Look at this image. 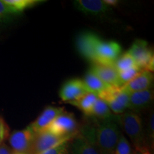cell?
Wrapping results in <instances>:
<instances>
[{
	"mask_svg": "<svg viewBox=\"0 0 154 154\" xmlns=\"http://www.w3.org/2000/svg\"><path fill=\"white\" fill-rule=\"evenodd\" d=\"M153 90L152 88L144 91L129 94L128 109L129 111L138 113L147 109L153 101Z\"/></svg>",
	"mask_w": 154,
	"mask_h": 154,
	"instance_id": "30bf717a",
	"label": "cell"
},
{
	"mask_svg": "<svg viewBox=\"0 0 154 154\" xmlns=\"http://www.w3.org/2000/svg\"><path fill=\"white\" fill-rule=\"evenodd\" d=\"M97 99L98 96L96 94L93 93H87L85 95L80 97L79 99L68 102V103L76 107L87 116Z\"/></svg>",
	"mask_w": 154,
	"mask_h": 154,
	"instance_id": "ac0fdd59",
	"label": "cell"
},
{
	"mask_svg": "<svg viewBox=\"0 0 154 154\" xmlns=\"http://www.w3.org/2000/svg\"><path fill=\"white\" fill-rule=\"evenodd\" d=\"M104 3L106 5L109 6V7H116V6L118 5L119 1L116 0H103Z\"/></svg>",
	"mask_w": 154,
	"mask_h": 154,
	"instance_id": "f1b7e54d",
	"label": "cell"
},
{
	"mask_svg": "<svg viewBox=\"0 0 154 154\" xmlns=\"http://www.w3.org/2000/svg\"><path fill=\"white\" fill-rule=\"evenodd\" d=\"M127 52L131 55L141 70L153 72L154 55L147 42L143 39H136Z\"/></svg>",
	"mask_w": 154,
	"mask_h": 154,
	"instance_id": "5b68a950",
	"label": "cell"
},
{
	"mask_svg": "<svg viewBox=\"0 0 154 154\" xmlns=\"http://www.w3.org/2000/svg\"><path fill=\"white\" fill-rule=\"evenodd\" d=\"M87 117L99 120H107L113 119L115 115L113 114L106 103L103 100L98 98Z\"/></svg>",
	"mask_w": 154,
	"mask_h": 154,
	"instance_id": "2e32d148",
	"label": "cell"
},
{
	"mask_svg": "<svg viewBox=\"0 0 154 154\" xmlns=\"http://www.w3.org/2000/svg\"><path fill=\"white\" fill-rule=\"evenodd\" d=\"M139 67H133L131 69H127V70L123 71V72H119V82H120V86H124L127 83L131 82L133 79H134L139 73L141 72Z\"/></svg>",
	"mask_w": 154,
	"mask_h": 154,
	"instance_id": "44dd1931",
	"label": "cell"
},
{
	"mask_svg": "<svg viewBox=\"0 0 154 154\" xmlns=\"http://www.w3.org/2000/svg\"><path fill=\"white\" fill-rule=\"evenodd\" d=\"M153 82V73L148 71H141L134 79L121 86L128 94L144 91L151 88Z\"/></svg>",
	"mask_w": 154,
	"mask_h": 154,
	"instance_id": "5bb4252c",
	"label": "cell"
},
{
	"mask_svg": "<svg viewBox=\"0 0 154 154\" xmlns=\"http://www.w3.org/2000/svg\"><path fill=\"white\" fill-rule=\"evenodd\" d=\"M89 70L107 85L121 87L119 72L116 69L114 65L93 63Z\"/></svg>",
	"mask_w": 154,
	"mask_h": 154,
	"instance_id": "7c38bea8",
	"label": "cell"
},
{
	"mask_svg": "<svg viewBox=\"0 0 154 154\" xmlns=\"http://www.w3.org/2000/svg\"><path fill=\"white\" fill-rule=\"evenodd\" d=\"M146 138H148L150 141H152V144L154 140V114L153 111L149 113L146 124V129L145 133Z\"/></svg>",
	"mask_w": 154,
	"mask_h": 154,
	"instance_id": "cb8c5ba5",
	"label": "cell"
},
{
	"mask_svg": "<svg viewBox=\"0 0 154 154\" xmlns=\"http://www.w3.org/2000/svg\"><path fill=\"white\" fill-rule=\"evenodd\" d=\"M131 146L126 136L121 133L116 146L114 154H132Z\"/></svg>",
	"mask_w": 154,
	"mask_h": 154,
	"instance_id": "7402d4cb",
	"label": "cell"
},
{
	"mask_svg": "<svg viewBox=\"0 0 154 154\" xmlns=\"http://www.w3.org/2000/svg\"><path fill=\"white\" fill-rule=\"evenodd\" d=\"M76 136H59L47 131H42L41 132L36 133L28 154L42 153L60 144L71 141Z\"/></svg>",
	"mask_w": 154,
	"mask_h": 154,
	"instance_id": "8992f818",
	"label": "cell"
},
{
	"mask_svg": "<svg viewBox=\"0 0 154 154\" xmlns=\"http://www.w3.org/2000/svg\"><path fill=\"white\" fill-rule=\"evenodd\" d=\"M14 154H26V153H14Z\"/></svg>",
	"mask_w": 154,
	"mask_h": 154,
	"instance_id": "f546056e",
	"label": "cell"
},
{
	"mask_svg": "<svg viewBox=\"0 0 154 154\" xmlns=\"http://www.w3.org/2000/svg\"><path fill=\"white\" fill-rule=\"evenodd\" d=\"M132 154H151V153L147 146H140V147L134 148Z\"/></svg>",
	"mask_w": 154,
	"mask_h": 154,
	"instance_id": "4316f807",
	"label": "cell"
},
{
	"mask_svg": "<svg viewBox=\"0 0 154 154\" xmlns=\"http://www.w3.org/2000/svg\"><path fill=\"white\" fill-rule=\"evenodd\" d=\"M90 93L82 79H72L63 84L59 91V96L63 101L68 102L79 99L86 94Z\"/></svg>",
	"mask_w": 154,
	"mask_h": 154,
	"instance_id": "9c48e42d",
	"label": "cell"
},
{
	"mask_svg": "<svg viewBox=\"0 0 154 154\" xmlns=\"http://www.w3.org/2000/svg\"><path fill=\"white\" fill-rule=\"evenodd\" d=\"M89 119L91 121L81 128L80 134L96 148L99 154H114L121 134L116 116L107 120Z\"/></svg>",
	"mask_w": 154,
	"mask_h": 154,
	"instance_id": "7a4b0ae2",
	"label": "cell"
},
{
	"mask_svg": "<svg viewBox=\"0 0 154 154\" xmlns=\"http://www.w3.org/2000/svg\"><path fill=\"white\" fill-rule=\"evenodd\" d=\"M38 154H70V141L60 144Z\"/></svg>",
	"mask_w": 154,
	"mask_h": 154,
	"instance_id": "603a6c76",
	"label": "cell"
},
{
	"mask_svg": "<svg viewBox=\"0 0 154 154\" xmlns=\"http://www.w3.org/2000/svg\"><path fill=\"white\" fill-rule=\"evenodd\" d=\"M63 107H57L52 106H48L42 111L39 116L33 121L29 126L30 128L36 133L41 132L47 128V127L52 122V121L59 114L64 112Z\"/></svg>",
	"mask_w": 154,
	"mask_h": 154,
	"instance_id": "8fae6325",
	"label": "cell"
},
{
	"mask_svg": "<svg viewBox=\"0 0 154 154\" xmlns=\"http://www.w3.org/2000/svg\"><path fill=\"white\" fill-rule=\"evenodd\" d=\"M0 154H14V152L11 148L5 143H0Z\"/></svg>",
	"mask_w": 154,
	"mask_h": 154,
	"instance_id": "83f0119b",
	"label": "cell"
},
{
	"mask_svg": "<svg viewBox=\"0 0 154 154\" xmlns=\"http://www.w3.org/2000/svg\"><path fill=\"white\" fill-rule=\"evenodd\" d=\"M74 5L84 14L100 17L111 11V7L101 0H76Z\"/></svg>",
	"mask_w": 154,
	"mask_h": 154,
	"instance_id": "4fadbf2b",
	"label": "cell"
},
{
	"mask_svg": "<svg viewBox=\"0 0 154 154\" xmlns=\"http://www.w3.org/2000/svg\"><path fill=\"white\" fill-rule=\"evenodd\" d=\"M34 131L27 126L24 129L15 131L9 136V143L14 153L28 154L35 137Z\"/></svg>",
	"mask_w": 154,
	"mask_h": 154,
	"instance_id": "ba28073f",
	"label": "cell"
},
{
	"mask_svg": "<svg viewBox=\"0 0 154 154\" xmlns=\"http://www.w3.org/2000/svg\"><path fill=\"white\" fill-rule=\"evenodd\" d=\"M119 127L129 137L134 148L146 146V136L141 117L138 113L126 111L116 116Z\"/></svg>",
	"mask_w": 154,
	"mask_h": 154,
	"instance_id": "3957f363",
	"label": "cell"
},
{
	"mask_svg": "<svg viewBox=\"0 0 154 154\" xmlns=\"http://www.w3.org/2000/svg\"><path fill=\"white\" fill-rule=\"evenodd\" d=\"M97 96L106 103L111 112L115 114H121L128 109L129 94L122 87L109 86Z\"/></svg>",
	"mask_w": 154,
	"mask_h": 154,
	"instance_id": "277c9868",
	"label": "cell"
},
{
	"mask_svg": "<svg viewBox=\"0 0 154 154\" xmlns=\"http://www.w3.org/2000/svg\"><path fill=\"white\" fill-rule=\"evenodd\" d=\"M114 66L116 69L118 71V72H121L138 66L134 58L131 57V55L126 51V53L120 56L117 59V60L114 63Z\"/></svg>",
	"mask_w": 154,
	"mask_h": 154,
	"instance_id": "d6986e66",
	"label": "cell"
},
{
	"mask_svg": "<svg viewBox=\"0 0 154 154\" xmlns=\"http://www.w3.org/2000/svg\"><path fill=\"white\" fill-rule=\"evenodd\" d=\"M70 144V154H99L92 144L80 134L72 139Z\"/></svg>",
	"mask_w": 154,
	"mask_h": 154,
	"instance_id": "9a60e30c",
	"label": "cell"
},
{
	"mask_svg": "<svg viewBox=\"0 0 154 154\" xmlns=\"http://www.w3.org/2000/svg\"><path fill=\"white\" fill-rule=\"evenodd\" d=\"M76 44L77 50L83 57L98 64L114 65L122 51L118 42L104 41L93 32L80 33Z\"/></svg>",
	"mask_w": 154,
	"mask_h": 154,
	"instance_id": "6da1fadb",
	"label": "cell"
},
{
	"mask_svg": "<svg viewBox=\"0 0 154 154\" xmlns=\"http://www.w3.org/2000/svg\"><path fill=\"white\" fill-rule=\"evenodd\" d=\"M77 126L74 115L64 111L56 117L44 131L59 136H76L78 134Z\"/></svg>",
	"mask_w": 154,
	"mask_h": 154,
	"instance_id": "52a82bcc",
	"label": "cell"
},
{
	"mask_svg": "<svg viewBox=\"0 0 154 154\" xmlns=\"http://www.w3.org/2000/svg\"><path fill=\"white\" fill-rule=\"evenodd\" d=\"M9 135V127L3 118L0 117V143L7 138Z\"/></svg>",
	"mask_w": 154,
	"mask_h": 154,
	"instance_id": "484cf974",
	"label": "cell"
},
{
	"mask_svg": "<svg viewBox=\"0 0 154 154\" xmlns=\"http://www.w3.org/2000/svg\"><path fill=\"white\" fill-rule=\"evenodd\" d=\"M17 14L14 9L6 4L4 1H0V19L10 14Z\"/></svg>",
	"mask_w": 154,
	"mask_h": 154,
	"instance_id": "d4e9b609",
	"label": "cell"
},
{
	"mask_svg": "<svg viewBox=\"0 0 154 154\" xmlns=\"http://www.w3.org/2000/svg\"><path fill=\"white\" fill-rule=\"evenodd\" d=\"M6 4L10 6L18 14L24 9L30 8L38 3H42V0H4Z\"/></svg>",
	"mask_w": 154,
	"mask_h": 154,
	"instance_id": "ffe728a7",
	"label": "cell"
},
{
	"mask_svg": "<svg viewBox=\"0 0 154 154\" xmlns=\"http://www.w3.org/2000/svg\"><path fill=\"white\" fill-rule=\"evenodd\" d=\"M82 80L86 87L87 88L88 91L90 93L95 94L96 95L99 94L101 91L110 86L102 82L99 77L96 76L90 70L85 74L84 79Z\"/></svg>",
	"mask_w": 154,
	"mask_h": 154,
	"instance_id": "e0dca14e",
	"label": "cell"
}]
</instances>
